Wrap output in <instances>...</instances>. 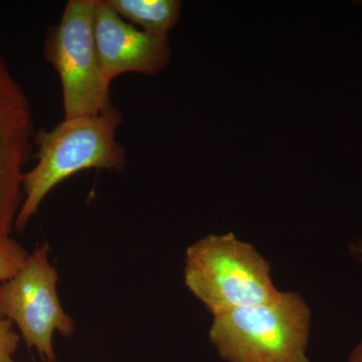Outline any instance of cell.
Listing matches in <instances>:
<instances>
[{"mask_svg":"<svg viewBox=\"0 0 362 362\" xmlns=\"http://www.w3.org/2000/svg\"><path fill=\"white\" fill-rule=\"evenodd\" d=\"M122 114L113 105L98 115L64 119L51 131L35 133L37 165L23 175V201L14 223L23 232L52 188L86 169L121 171L126 153L117 142Z\"/></svg>","mask_w":362,"mask_h":362,"instance_id":"6da1fadb","label":"cell"},{"mask_svg":"<svg viewBox=\"0 0 362 362\" xmlns=\"http://www.w3.org/2000/svg\"><path fill=\"white\" fill-rule=\"evenodd\" d=\"M185 281L214 317L269 303L282 294L266 259L233 233L209 235L188 247Z\"/></svg>","mask_w":362,"mask_h":362,"instance_id":"7a4b0ae2","label":"cell"},{"mask_svg":"<svg viewBox=\"0 0 362 362\" xmlns=\"http://www.w3.org/2000/svg\"><path fill=\"white\" fill-rule=\"evenodd\" d=\"M310 310L296 293L214 317L209 339L228 362H310Z\"/></svg>","mask_w":362,"mask_h":362,"instance_id":"3957f363","label":"cell"},{"mask_svg":"<svg viewBox=\"0 0 362 362\" xmlns=\"http://www.w3.org/2000/svg\"><path fill=\"white\" fill-rule=\"evenodd\" d=\"M97 2L70 0L45 37V59L61 78L65 119L98 115L112 106L95 40Z\"/></svg>","mask_w":362,"mask_h":362,"instance_id":"277c9868","label":"cell"},{"mask_svg":"<svg viewBox=\"0 0 362 362\" xmlns=\"http://www.w3.org/2000/svg\"><path fill=\"white\" fill-rule=\"evenodd\" d=\"M49 252L37 247L13 278L0 283V312L16 324L28 349L45 362H56L54 333L70 337L76 326L59 301L58 272Z\"/></svg>","mask_w":362,"mask_h":362,"instance_id":"5b68a950","label":"cell"},{"mask_svg":"<svg viewBox=\"0 0 362 362\" xmlns=\"http://www.w3.org/2000/svg\"><path fill=\"white\" fill-rule=\"evenodd\" d=\"M35 135L30 100L0 54V237L9 235L20 213Z\"/></svg>","mask_w":362,"mask_h":362,"instance_id":"8992f818","label":"cell"},{"mask_svg":"<svg viewBox=\"0 0 362 362\" xmlns=\"http://www.w3.org/2000/svg\"><path fill=\"white\" fill-rule=\"evenodd\" d=\"M95 40L107 82L126 73L156 76L170 61L168 37L150 35L121 18L106 0H98Z\"/></svg>","mask_w":362,"mask_h":362,"instance_id":"52a82bcc","label":"cell"},{"mask_svg":"<svg viewBox=\"0 0 362 362\" xmlns=\"http://www.w3.org/2000/svg\"><path fill=\"white\" fill-rule=\"evenodd\" d=\"M124 20L141 26L142 30L168 37L180 21L182 2L178 0H106Z\"/></svg>","mask_w":362,"mask_h":362,"instance_id":"ba28073f","label":"cell"},{"mask_svg":"<svg viewBox=\"0 0 362 362\" xmlns=\"http://www.w3.org/2000/svg\"><path fill=\"white\" fill-rule=\"evenodd\" d=\"M28 255L25 247L13 238L0 237V283L13 278L25 263Z\"/></svg>","mask_w":362,"mask_h":362,"instance_id":"9c48e42d","label":"cell"},{"mask_svg":"<svg viewBox=\"0 0 362 362\" xmlns=\"http://www.w3.org/2000/svg\"><path fill=\"white\" fill-rule=\"evenodd\" d=\"M20 341L21 335L13 329V323L0 312V362H16L14 354Z\"/></svg>","mask_w":362,"mask_h":362,"instance_id":"30bf717a","label":"cell"},{"mask_svg":"<svg viewBox=\"0 0 362 362\" xmlns=\"http://www.w3.org/2000/svg\"><path fill=\"white\" fill-rule=\"evenodd\" d=\"M349 362H362V341L356 347L352 352Z\"/></svg>","mask_w":362,"mask_h":362,"instance_id":"8fae6325","label":"cell"}]
</instances>
